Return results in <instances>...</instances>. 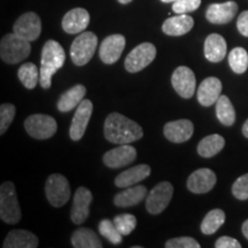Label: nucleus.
Here are the masks:
<instances>
[{"mask_svg": "<svg viewBox=\"0 0 248 248\" xmlns=\"http://www.w3.org/2000/svg\"><path fill=\"white\" fill-rule=\"evenodd\" d=\"M132 0H119V2H121V4H123V5H126V4H129V2H131Z\"/></svg>", "mask_w": 248, "mask_h": 248, "instance_id": "nucleus-43", "label": "nucleus"}, {"mask_svg": "<svg viewBox=\"0 0 248 248\" xmlns=\"http://www.w3.org/2000/svg\"><path fill=\"white\" fill-rule=\"evenodd\" d=\"M167 248H200V244L191 237L172 238L166 243Z\"/></svg>", "mask_w": 248, "mask_h": 248, "instance_id": "nucleus-38", "label": "nucleus"}, {"mask_svg": "<svg viewBox=\"0 0 248 248\" xmlns=\"http://www.w3.org/2000/svg\"><path fill=\"white\" fill-rule=\"evenodd\" d=\"M228 45L218 33H212L204 40V57L210 62H221L225 58Z\"/></svg>", "mask_w": 248, "mask_h": 248, "instance_id": "nucleus-24", "label": "nucleus"}, {"mask_svg": "<svg viewBox=\"0 0 248 248\" xmlns=\"http://www.w3.org/2000/svg\"><path fill=\"white\" fill-rule=\"evenodd\" d=\"M232 194L239 200L248 199V173L240 176L232 185Z\"/></svg>", "mask_w": 248, "mask_h": 248, "instance_id": "nucleus-37", "label": "nucleus"}, {"mask_svg": "<svg viewBox=\"0 0 248 248\" xmlns=\"http://www.w3.org/2000/svg\"><path fill=\"white\" fill-rule=\"evenodd\" d=\"M13 32L22 38L33 42L42 32V21L33 12H28L21 15L13 26Z\"/></svg>", "mask_w": 248, "mask_h": 248, "instance_id": "nucleus-11", "label": "nucleus"}, {"mask_svg": "<svg viewBox=\"0 0 248 248\" xmlns=\"http://www.w3.org/2000/svg\"><path fill=\"white\" fill-rule=\"evenodd\" d=\"M151 175V167L148 164H138L133 168L124 170L115 178V185L117 187L125 188L129 186L137 185L139 182L144 181Z\"/></svg>", "mask_w": 248, "mask_h": 248, "instance_id": "nucleus-23", "label": "nucleus"}, {"mask_svg": "<svg viewBox=\"0 0 248 248\" xmlns=\"http://www.w3.org/2000/svg\"><path fill=\"white\" fill-rule=\"evenodd\" d=\"M222 93V82L216 77L203 79L198 89V101L201 106L209 107L216 104Z\"/></svg>", "mask_w": 248, "mask_h": 248, "instance_id": "nucleus-20", "label": "nucleus"}, {"mask_svg": "<svg viewBox=\"0 0 248 248\" xmlns=\"http://www.w3.org/2000/svg\"><path fill=\"white\" fill-rule=\"evenodd\" d=\"M66 61V52L57 40L49 39L44 44L40 59V79L42 88L49 89L52 77L59 69L63 67Z\"/></svg>", "mask_w": 248, "mask_h": 248, "instance_id": "nucleus-2", "label": "nucleus"}, {"mask_svg": "<svg viewBox=\"0 0 248 248\" xmlns=\"http://www.w3.org/2000/svg\"><path fill=\"white\" fill-rule=\"evenodd\" d=\"M161 1L162 2H164V4H170V2H175V1H177V0H161Z\"/></svg>", "mask_w": 248, "mask_h": 248, "instance_id": "nucleus-44", "label": "nucleus"}, {"mask_svg": "<svg viewBox=\"0 0 248 248\" xmlns=\"http://www.w3.org/2000/svg\"><path fill=\"white\" fill-rule=\"evenodd\" d=\"M215 247L216 248H241V244L237 239H234V238L224 235V237H221L219 239L216 240Z\"/></svg>", "mask_w": 248, "mask_h": 248, "instance_id": "nucleus-39", "label": "nucleus"}, {"mask_svg": "<svg viewBox=\"0 0 248 248\" xmlns=\"http://www.w3.org/2000/svg\"><path fill=\"white\" fill-rule=\"evenodd\" d=\"M156 57V48L152 43H142L135 47L125 58L124 67L129 73H138L151 64Z\"/></svg>", "mask_w": 248, "mask_h": 248, "instance_id": "nucleus-8", "label": "nucleus"}, {"mask_svg": "<svg viewBox=\"0 0 248 248\" xmlns=\"http://www.w3.org/2000/svg\"><path fill=\"white\" fill-rule=\"evenodd\" d=\"M237 28L241 35L248 37V11H245L239 15L237 21Z\"/></svg>", "mask_w": 248, "mask_h": 248, "instance_id": "nucleus-40", "label": "nucleus"}, {"mask_svg": "<svg viewBox=\"0 0 248 248\" xmlns=\"http://www.w3.org/2000/svg\"><path fill=\"white\" fill-rule=\"evenodd\" d=\"M86 88L84 85L78 84L73 86L60 95L58 100V109L62 113H68V111L73 110L84 100Z\"/></svg>", "mask_w": 248, "mask_h": 248, "instance_id": "nucleus-26", "label": "nucleus"}, {"mask_svg": "<svg viewBox=\"0 0 248 248\" xmlns=\"http://www.w3.org/2000/svg\"><path fill=\"white\" fill-rule=\"evenodd\" d=\"M238 12L235 1H225L221 4H212L207 8L206 17L210 23L226 24L233 20Z\"/></svg>", "mask_w": 248, "mask_h": 248, "instance_id": "nucleus-18", "label": "nucleus"}, {"mask_svg": "<svg viewBox=\"0 0 248 248\" xmlns=\"http://www.w3.org/2000/svg\"><path fill=\"white\" fill-rule=\"evenodd\" d=\"M229 64L235 74L246 73L248 68V53L243 47H234L229 54Z\"/></svg>", "mask_w": 248, "mask_h": 248, "instance_id": "nucleus-32", "label": "nucleus"}, {"mask_svg": "<svg viewBox=\"0 0 248 248\" xmlns=\"http://www.w3.org/2000/svg\"><path fill=\"white\" fill-rule=\"evenodd\" d=\"M99 232L101 235H104L106 239L113 245H120L123 240V234L117 230L116 225L114 224L113 221L109 219H102L99 223Z\"/></svg>", "mask_w": 248, "mask_h": 248, "instance_id": "nucleus-33", "label": "nucleus"}, {"mask_svg": "<svg viewBox=\"0 0 248 248\" xmlns=\"http://www.w3.org/2000/svg\"><path fill=\"white\" fill-rule=\"evenodd\" d=\"M17 77L24 88L32 90L39 83L40 69H38V67L35 63L27 62V63H23L22 66L18 68Z\"/></svg>", "mask_w": 248, "mask_h": 248, "instance_id": "nucleus-29", "label": "nucleus"}, {"mask_svg": "<svg viewBox=\"0 0 248 248\" xmlns=\"http://www.w3.org/2000/svg\"><path fill=\"white\" fill-rule=\"evenodd\" d=\"M16 108L12 104H4L0 107V135L7 131L12 122H13Z\"/></svg>", "mask_w": 248, "mask_h": 248, "instance_id": "nucleus-35", "label": "nucleus"}, {"mask_svg": "<svg viewBox=\"0 0 248 248\" xmlns=\"http://www.w3.org/2000/svg\"><path fill=\"white\" fill-rule=\"evenodd\" d=\"M217 178L215 172L208 168H201L192 172L187 179V188L192 193L203 194L212 191L216 185Z\"/></svg>", "mask_w": 248, "mask_h": 248, "instance_id": "nucleus-15", "label": "nucleus"}, {"mask_svg": "<svg viewBox=\"0 0 248 248\" xmlns=\"http://www.w3.org/2000/svg\"><path fill=\"white\" fill-rule=\"evenodd\" d=\"M92 193L89 188L78 187L74 195L70 217L75 224H83L90 215V204L92 202Z\"/></svg>", "mask_w": 248, "mask_h": 248, "instance_id": "nucleus-14", "label": "nucleus"}, {"mask_svg": "<svg viewBox=\"0 0 248 248\" xmlns=\"http://www.w3.org/2000/svg\"><path fill=\"white\" fill-rule=\"evenodd\" d=\"M24 128L35 139H48L53 137L58 130V124L53 117L45 114H33L24 121Z\"/></svg>", "mask_w": 248, "mask_h": 248, "instance_id": "nucleus-7", "label": "nucleus"}, {"mask_svg": "<svg viewBox=\"0 0 248 248\" xmlns=\"http://www.w3.org/2000/svg\"><path fill=\"white\" fill-rule=\"evenodd\" d=\"M243 133H244L245 137L248 138V120L244 123V125H243Z\"/></svg>", "mask_w": 248, "mask_h": 248, "instance_id": "nucleus-42", "label": "nucleus"}, {"mask_svg": "<svg viewBox=\"0 0 248 248\" xmlns=\"http://www.w3.org/2000/svg\"><path fill=\"white\" fill-rule=\"evenodd\" d=\"M173 194V186L169 182H161L152 188L146 197V209L152 215H159L168 207Z\"/></svg>", "mask_w": 248, "mask_h": 248, "instance_id": "nucleus-9", "label": "nucleus"}, {"mask_svg": "<svg viewBox=\"0 0 248 248\" xmlns=\"http://www.w3.org/2000/svg\"><path fill=\"white\" fill-rule=\"evenodd\" d=\"M31 46L29 40L17 36L16 33H7L0 42V57L9 64H16L29 57Z\"/></svg>", "mask_w": 248, "mask_h": 248, "instance_id": "nucleus-3", "label": "nucleus"}, {"mask_svg": "<svg viewBox=\"0 0 248 248\" xmlns=\"http://www.w3.org/2000/svg\"><path fill=\"white\" fill-rule=\"evenodd\" d=\"M105 138L113 144H130L142 138L141 126L120 113H111L104 124Z\"/></svg>", "mask_w": 248, "mask_h": 248, "instance_id": "nucleus-1", "label": "nucleus"}, {"mask_svg": "<svg viewBox=\"0 0 248 248\" xmlns=\"http://www.w3.org/2000/svg\"><path fill=\"white\" fill-rule=\"evenodd\" d=\"M171 84L179 97L190 99L193 97L195 88H197V79L194 73L188 67L181 66L176 68L171 76Z\"/></svg>", "mask_w": 248, "mask_h": 248, "instance_id": "nucleus-10", "label": "nucleus"}, {"mask_svg": "<svg viewBox=\"0 0 248 248\" xmlns=\"http://www.w3.org/2000/svg\"><path fill=\"white\" fill-rule=\"evenodd\" d=\"M216 116L226 126H231L235 122L234 107L226 95H221L216 101Z\"/></svg>", "mask_w": 248, "mask_h": 248, "instance_id": "nucleus-30", "label": "nucleus"}, {"mask_svg": "<svg viewBox=\"0 0 248 248\" xmlns=\"http://www.w3.org/2000/svg\"><path fill=\"white\" fill-rule=\"evenodd\" d=\"M125 47V38L124 36L110 35L104 39L101 43L100 49H99V55H100L101 61L106 64H113L119 60L122 55V52Z\"/></svg>", "mask_w": 248, "mask_h": 248, "instance_id": "nucleus-16", "label": "nucleus"}, {"mask_svg": "<svg viewBox=\"0 0 248 248\" xmlns=\"http://www.w3.org/2000/svg\"><path fill=\"white\" fill-rule=\"evenodd\" d=\"M241 230H243V233H244L245 237H246L247 239H248V219H247V221L244 222L243 228H241Z\"/></svg>", "mask_w": 248, "mask_h": 248, "instance_id": "nucleus-41", "label": "nucleus"}, {"mask_svg": "<svg viewBox=\"0 0 248 248\" xmlns=\"http://www.w3.org/2000/svg\"><path fill=\"white\" fill-rule=\"evenodd\" d=\"M147 197V188L142 185H132L125 187L114 197V203L120 208H126L138 204Z\"/></svg>", "mask_w": 248, "mask_h": 248, "instance_id": "nucleus-21", "label": "nucleus"}, {"mask_svg": "<svg viewBox=\"0 0 248 248\" xmlns=\"http://www.w3.org/2000/svg\"><path fill=\"white\" fill-rule=\"evenodd\" d=\"M39 240L32 232L27 230H12L6 237L4 248H36Z\"/></svg>", "mask_w": 248, "mask_h": 248, "instance_id": "nucleus-25", "label": "nucleus"}, {"mask_svg": "<svg viewBox=\"0 0 248 248\" xmlns=\"http://www.w3.org/2000/svg\"><path fill=\"white\" fill-rule=\"evenodd\" d=\"M137 157V151L130 144L120 145L119 147L113 148L105 153L102 161L108 168H122L132 163Z\"/></svg>", "mask_w": 248, "mask_h": 248, "instance_id": "nucleus-13", "label": "nucleus"}, {"mask_svg": "<svg viewBox=\"0 0 248 248\" xmlns=\"http://www.w3.org/2000/svg\"><path fill=\"white\" fill-rule=\"evenodd\" d=\"M114 224L116 225L117 230H119L123 235H129L137 225V219L131 214H121L114 217L113 219Z\"/></svg>", "mask_w": 248, "mask_h": 248, "instance_id": "nucleus-34", "label": "nucleus"}, {"mask_svg": "<svg viewBox=\"0 0 248 248\" xmlns=\"http://www.w3.org/2000/svg\"><path fill=\"white\" fill-rule=\"evenodd\" d=\"M194 125L190 120H177L168 122L164 125L163 133L169 141L182 144L192 137Z\"/></svg>", "mask_w": 248, "mask_h": 248, "instance_id": "nucleus-17", "label": "nucleus"}, {"mask_svg": "<svg viewBox=\"0 0 248 248\" xmlns=\"http://www.w3.org/2000/svg\"><path fill=\"white\" fill-rule=\"evenodd\" d=\"M71 244L75 248H101L102 243L91 229L79 228L71 235Z\"/></svg>", "mask_w": 248, "mask_h": 248, "instance_id": "nucleus-27", "label": "nucleus"}, {"mask_svg": "<svg viewBox=\"0 0 248 248\" xmlns=\"http://www.w3.org/2000/svg\"><path fill=\"white\" fill-rule=\"evenodd\" d=\"M90 24V14L84 8H74L62 18V28L67 33L75 35L83 32Z\"/></svg>", "mask_w": 248, "mask_h": 248, "instance_id": "nucleus-19", "label": "nucleus"}, {"mask_svg": "<svg viewBox=\"0 0 248 248\" xmlns=\"http://www.w3.org/2000/svg\"><path fill=\"white\" fill-rule=\"evenodd\" d=\"M98 37L91 31L80 32L73 42L70 47V57L76 66L82 67L89 63L95 53Z\"/></svg>", "mask_w": 248, "mask_h": 248, "instance_id": "nucleus-5", "label": "nucleus"}, {"mask_svg": "<svg viewBox=\"0 0 248 248\" xmlns=\"http://www.w3.org/2000/svg\"><path fill=\"white\" fill-rule=\"evenodd\" d=\"M93 111V104L89 99H84L80 104L77 106L76 113L74 115V119L71 121V125L69 129L70 138L74 141L79 140L83 138L84 133L88 128V124L91 119Z\"/></svg>", "mask_w": 248, "mask_h": 248, "instance_id": "nucleus-12", "label": "nucleus"}, {"mask_svg": "<svg viewBox=\"0 0 248 248\" xmlns=\"http://www.w3.org/2000/svg\"><path fill=\"white\" fill-rule=\"evenodd\" d=\"M225 223V213L222 209H213L204 216L200 229L203 234H214Z\"/></svg>", "mask_w": 248, "mask_h": 248, "instance_id": "nucleus-31", "label": "nucleus"}, {"mask_svg": "<svg viewBox=\"0 0 248 248\" xmlns=\"http://www.w3.org/2000/svg\"><path fill=\"white\" fill-rule=\"evenodd\" d=\"M22 217L15 185L5 182L0 186V218L7 224H16Z\"/></svg>", "mask_w": 248, "mask_h": 248, "instance_id": "nucleus-4", "label": "nucleus"}, {"mask_svg": "<svg viewBox=\"0 0 248 248\" xmlns=\"http://www.w3.org/2000/svg\"><path fill=\"white\" fill-rule=\"evenodd\" d=\"M45 193L48 202L55 208L64 206L70 198L69 182L60 173H53L46 181Z\"/></svg>", "mask_w": 248, "mask_h": 248, "instance_id": "nucleus-6", "label": "nucleus"}, {"mask_svg": "<svg viewBox=\"0 0 248 248\" xmlns=\"http://www.w3.org/2000/svg\"><path fill=\"white\" fill-rule=\"evenodd\" d=\"M193 26V17L187 14H178L164 21L162 31L168 36H183L190 32Z\"/></svg>", "mask_w": 248, "mask_h": 248, "instance_id": "nucleus-22", "label": "nucleus"}, {"mask_svg": "<svg viewBox=\"0 0 248 248\" xmlns=\"http://www.w3.org/2000/svg\"><path fill=\"white\" fill-rule=\"evenodd\" d=\"M225 145V139L221 135H210L204 137L198 145V153L200 156L213 157L223 150Z\"/></svg>", "mask_w": 248, "mask_h": 248, "instance_id": "nucleus-28", "label": "nucleus"}, {"mask_svg": "<svg viewBox=\"0 0 248 248\" xmlns=\"http://www.w3.org/2000/svg\"><path fill=\"white\" fill-rule=\"evenodd\" d=\"M201 0H177L172 4V11L176 14H187L200 7Z\"/></svg>", "mask_w": 248, "mask_h": 248, "instance_id": "nucleus-36", "label": "nucleus"}]
</instances>
